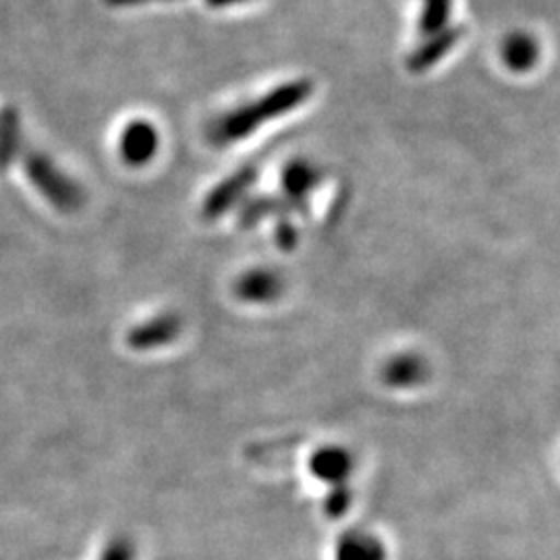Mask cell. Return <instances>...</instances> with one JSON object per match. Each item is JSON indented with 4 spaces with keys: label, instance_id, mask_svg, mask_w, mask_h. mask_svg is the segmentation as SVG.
<instances>
[{
    "label": "cell",
    "instance_id": "15",
    "mask_svg": "<svg viewBox=\"0 0 560 560\" xmlns=\"http://www.w3.org/2000/svg\"><path fill=\"white\" fill-rule=\"evenodd\" d=\"M133 557H136V552H133L131 541L117 538L106 546L102 560H133Z\"/></svg>",
    "mask_w": 560,
    "mask_h": 560
},
{
    "label": "cell",
    "instance_id": "9",
    "mask_svg": "<svg viewBox=\"0 0 560 560\" xmlns=\"http://www.w3.org/2000/svg\"><path fill=\"white\" fill-rule=\"evenodd\" d=\"M320 183V171L307 161L289 162L282 171V189L287 198L295 203H303L305 198Z\"/></svg>",
    "mask_w": 560,
    "mask_h": 560
},
{
    "label": "cell",
    "instance_id": "5",
    "mask_svg": "<svg viewBox=\"0 0 560 560\" xmlns=\"http://www.w3.org/2000/svg\"><path fill=\"white\" fill-rule=\"evenodd\" d=\"M180 330H183V322L177 314H161L138 324L127 335V342L136 351H152L175 342L179 339Z\"/></svg>",
    "mask_w": 560,
    "mask_h": 560
},
{
    "label": "cell",
    "instance_id": "12",
    "mask_svg": "<svg viewBox=\"0 0 560 560\" xmlns=\"http://www.w3.org/2000/svg\"><path fill=\"white\" fill-rule=\"evenodd\" d=\"M337 560H384V546L376 536L353 532L339 541Z\"/></svg>",
    "mask_w": 560,
    "mask_h": 560
},
{
    "label": "cell",
    "instance_id": "3",
    "mask_svg": "<svg viewBox=\"0 0 560 560\" xmlns=\"http://www.w3.org/2000/svg\"><path fill=\"white\" fill-rule=\"evenodd\" d=\"M159 150H161V133L150 120H129L122 127L119 136V156L127 166H133V168L145 166L148 162L154 161Z\"/></svg>",
    "mask_w": 560,
    "mask_h": 560
},
{
    "label": "cell",
    "instance_id": "10",
    "mask_svg": "<svg viewBox=\"0 0 560 560\" xmlns=\"http://www.w3.org/2000/svg\"><path fill=\"white\" fill-rule=\"evenodd\" d=\"M21 154V119L15 106L0 108V171L9 168Z\"/></svg>",
    "mask_w": 560,
    "mask_h": 560
},
{
    "label": "cell",
    "instance_id": "2",
    "mask_svg": "<svg viewBox=\"0 0 560 560\" xmlns=\"http://www.w3.org/2000/svg\"><path fill=\"white\" fill-rule=\"evenodd\" d=\"M23 168L30 183L38 189L44 200L59 212H75L85 201V194L78 180L71 179L48 154L30 150L23 154Z\"/></svg>",
    "mask_w": 560,
    "mask_h": 560
},
{
    "label": "cell",
    "instance_id": "14",
    "mask_svg": "<svg viewBox=\"0 0 560 560\" xmlns=\"http://www.w3.org/2000/svg\"><path fill=\"white\" fill-rule=\"evenodd\" d=\"M425 27L439 30L451 13V0H425Z\"/></svg>",
    "mask_w": 560,
    "mask_h": 560
},
{
    "label": "cell",
    "instance_id": "18",
    "mask_svg": "<svg viewBox=\"0 0 560 560\" xmlns=\"http://www.w3.org/2000/svg\"><path fill=\"white\" fill-rule=\"evenodd\" d=\"M243 2H249V0H206V4H210L212 9H226V7L243 4Z\"/></svg>",
    "mask_w": 560,
    "mask_h": 560
},
{
    "label": "cell",
    "instance_id": "11",
    "mask_svg": "<svg viewBox=\"0 0 560 560\" xmlns=\"http://www.w3.org/2000/svg\"><path fill=\"white\" fill-rule=\"evenodd\" d=\"M540 55V46L529 34H513L502 44V60L513 71H529Z\"/></svg>",
    "mask_w": 560,
    "mask_h": 560
},
{
    "label": "cell",
    "instance_id": "17",
    "mask_svg": "<svg viewBox=\"0 0 560 560\" xmlns=\"http://www.w3.org/2000/svg\"><path fill=\"white\" fill-rule=\"evenodd\" d=\"M106 4L115 9H125V7H140V4H150V2H168V0H104Z\"/></svg>",
    "mask_w": 560,
    "mask_h": 560
},
{
    "label": "cell",
    "instance_id": "13",
    "mask_svg": "<svg viewBox=\"0 0 560 560\" xmlns=\"http://www.w3.org/2000/svg\"><path fill=\"white\" fill-rule=\"evenodd\" d=\"M277 206H279V201L270 200V198H256V200L245 201L240 210L241 226L249 229V226L264 221L266 217L277 214L279 212Z\"/></svg>",
    "mask_w": 560,
    "mask_h": 560
},
{
    "label": "cell",
    "instance_id": "7",
    "mask_svg": "<svg viewBox=\"0 0 560 560\" xmlns=\"http://www.w3.org/2000/svg\"><path fill=\"white\" fill-rule=\"evenodd\" d=\"M428 378V363L418 353H399L384 363L382 381L393 388H413Z\"/></svg>",
    "mask_w": 560,
    "mask_h": 560
},
{
    "label": "cell",
    "instance_id": "16",
    "mask_svg": "<svg viewBox=\"0 0 560 560\" xmlns=\"http://www.w3.org/2000/svg\"><path fill=\"white\" fill-rule=\"evenodd\" d=\"M277 237H279L280 247L289 249V247H293V243H295V231H293L291 224L282 222L279 226V231H277Z\"/></svg>",
    "mask_w": 560,
    "mask_h": 560
},
{
    "label": "cell",
    "instance_id": "1",
    "mask_svg": "<svg viewBox=\"0 0 560 560\" xmlns=\"http://www.w3.org/2000/svg\"><path fill=\"white\" fill-rule=\"evenodd\" d=\"M310 94H312L310 81L282 83L279 88L270 90L268 94H264L258 101L247 102L243 106H237L235 110H229L221 117H217L208 125L206 138L217 148L233 145L256 133L264 122L279 119L282 115L295 110L300 104L310 98Z\"/></svg>",
    "mask_w": 560,
    "mask_h": 560
},
{
    "label": "cell",
    "instance_id": "6",
    "mask_svg": "<svg viewBox=\"0 0 560 560\" xmlns=\"http://www.w3.org/2000/svg\"><path fill=\"white\" fill-rule=\"evenodd\" d=\"M284 280L270 268H254L235 282V295L245 303H270L279 300Z\"/></svg>",
    "mask_w": 560,
    "mask_h": 560
},
{
    "label": "cell",
    "instance_id": "4",
    "mask_svg": "<svg viewBox=\"0 0 560 560\" xmlns=\"http://www.w3.org/2000/svg\"><path fill=\"white\" fill-rule=\"evenodd\" d=\"M256 180V171L252 166H243L240 171H235L231 177L221 180L201 203V217L206 221H217L222 214H226L229 210H233L235 206H240L241 200L245 198V194L249 191V187Z\"/></svg>",
    "mask_w": 560,
    "mask_h": 560
},
{
    "label": "cell",
    "instance_id": "8",
    "mask_svg": "<svg viewBox=\"0 0 560 560\" xmlns=\"http://www.w3.org/2000/svg\"><path fill=\"white\" fill-rule=\"evenodd\" d=\"M310 467L318 480L342 483L353 471V457L340 446H326L314 453Z\"/></svg>",
    "mask_w": 560,
    "mask_h": 560
}]
</instances>
